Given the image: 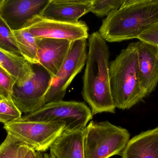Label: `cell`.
Returning <instances> with one entry per match:
<instances>
[{
	"label": "cell",
	"instance_id": "cell-20",
	"mask_svg": "<svg viewBox=\"0 0 158 158\" xmlns=\"http://www.w3.org/2000/svg\"><path fill=\"white\" fill-rule=\"evenodd\" d=\"M123 2V0H93L91 12L98 17H106L118 9Z\"/></svg>",
	"mask_w": 158,
	"mask_h": 158
},
{
	"label": "cell",
	"instance_id": "cell-26",
	"mask_svg": "<svg viewBox=\"0 0 158 158\" xmlns=\"http://www.w3.org/2000/svg\"><path fill=\"white\" fill-rule=\"evenodd\" d=\"M50 158H56L54 156H53L52 155V154H50Z\"/></svg>",
	"mask_w": 158,
	"mask_h": 158
},
{
	"label": "cell",
	"instance_id": "cell-2",
	"mask_svg": "<svg viewBox=\"0 0 158 158\" xmlns=\"http://www.w3.org/2000/svg\"><path fill=\"white\" fill-rule=\"evenodd\" d=\"M158 23V0H123L118 9L103 20L98 32L106 41L133 39Z\"/></svg>",
	"mask_w": 158,
	"mask_h": 158
},
{
	"label": "cell",
	"instance_id": "cell-18",
	"mask_svg": "<svg viewBox=\"0 0 158 158\" xmlns=\"http://www.w3.org/2000/svg\"><path fill=\"white\" fill-rule=\"evenodd\" d=\"M0 48L21 55L13 31L0 17Z\"/></svg>",
	"mask_w": 158,
	"mask_h": 158
},
{
	"label": "cell",
	"instance_id": "cell-23",
	"mask_svg": "<svg viewBox=\"0 0 158 158\" xmlns=\"http://www.w3.org/2000/svg\"><path fill=\"white\" fill-rule=\"evenodd\" d=\"M137 39L140 41L158 46V23L148 27L138 36Z\"/></svg>",
	"mask_w": 158,
	"mask_h": 158
},
{
	"label": "cell",
	"instance_id": "cell-12",
	"mask_svg": "<svg viewBox=\"0 0 158 158\" xmlns=\"http://www.w3.org/2000/svg\"><path fill=\"white\" fill-rule=\"evenodd\" d=\"M93 0H50L40 16L51 20L76 24L92 11Z\"/></svg>",
	"mask_w": 158,
	"mask_h": 158
},
{
	"label": "cell",
	"instance_id": "cell-5",
	"mask_svg": "<svg viewBox=\"0 0 158 158\" xmlns=\"http://www.w3.org/2000/svg\"><path fill=\"white\" fill-rule=\"evenodd\" d=\"M92 117V111L85 103L62 100L45 104L37 111L22 116L20 119L63 123L65 131H71L83 130Z\"/></svg>",
	"mask_w": 158,
	"mask_h": 158
},
{
	"label": "cell",
	"instance_id": "cell-4",
	"mask_svg": "<svg viewBox=\"0 0 158 158\" xmlns=\"http://www.w3.org/2000/svg\"><path fill=\"white\" fill-rule=\"evenodd\" d=\"M130 138L126 129L108 121H91L83 130L85 158H109L121 155Z\"/></svg>",
	"mask_w": 158,
	"mask_h": 158
},
{
	"label": "cell",
	"instance_id": "cell-7",
	"mask_svg": "<svg viewBox=\"0 0 158 158\" xmlns=\"http://www.w3.org/2000/svg\"><path fill=\"white\" fill-rule=\"evenodd\" d=\"M86 39L72 41L67 56L52 82L45 98V103L62 101L74 78L81 71L87 56Z\"/></svg>",
	"mask_w": 158,
	"mask_h": 158
},
{
	"label": "cell",
	"instance_id": "cell-10",
	"mask_svg": "<svg viewBox=\"0 0 158 158\" xmlns=\"http://www.w3.org/2000/svg\"><path fill=\"white\" fill-rule=\"evenodd\" d=\"M50 0H2L0 17L12 31L24 28L40 15Z\"/></svg>",
	"mask_w": 158,
	"mask_h": 158
},
{
	"label": "cell",
	"instance_id": "cell-6",
	"mask_svg": "<svg viewBox=\"0 0 158 158\" xmlns=\"http://www.w3.org/2000/svg\"><path fill=\"white\" fill-rule=\"evenodd\" d=\"M7 134L31 147L36 152H45L64 131L63 123L30 121L19 118L4 124Z\"/></svg>",
	"mask_w": 158,
	"mask_h": 158
},
{
	"label": "cell",
	"instance_id": "cell-8",
	"mask_svg": "<svg viewBox=\"0 0 158 158\" xmlns=\"http://www.w3.org/2000/svg\"><path fill=\"white\" fill-rule=\"evenodd\" d=\"M34 73L24 84L18 86L15 83L11 98L21 113L27 114L41 108L52 82V77L39 65H33Z\"/></svg>",
	"mask_w": 158,
	"mask_h": 158
},
{
	"label": "cell",
	"instance_id": "cell-3",
	"mask_svg": "<svg viewBox=\"0 0 158 158\" xmlns=\"http://www.w3.org/2000/svg\"><path fill=\"white\" fill-rule=\"evenodd\" d=\"M111 95L116 108L129 109L147 97L138 77L136 42H131L110 62Z\"/></svg>",
	"mask_w": 158,
	"mask_h": 158
},
{
	"label": "cell",
	"instance_id": "cell-11",
	"mask_svg": "<svg viewBox=\"0 0 158 158\" xmlns=\"http://www.w3.org/2000/svg\"><path fill=\"white\" fill-rule=\"evenodd\" d=\"M136 47L139 82L148 96L158 83V46L139 41Z\"/></svg>",
	"mask_w": 158,
	"mask_h": 158
},
{
	"label": "cell",
	"instance_id": "cell-16",
	"mask_svg": "<svg viewBox=\"0 0 158 158\" xmlns=\"http://www.w3.org/2000/svg\"><path fill=\"white\" fill-rule=\"evenodd\" d=\"M0 66L15 80L20 86L31 78L34 73L33 65L22 56L0 48Z\"/></svg>",
	"mask_w": 158,
	"mask_h": 158
},
{
	"label": "cell",
	"instance_id": "cell-13",
	"mask_svg": "<svg viewBox=\"0 0 158 158\" xmlns=\"http://www.w3.org/2000/svg\"><path fill=\"white\" fill-rule=\"evenodd\" d=\"M37 39L39 65L54 78L64 62L72 41L51 38Z\"/></svg>",
	"mask_w": 158,
	"mask_h": 158
},
{
	"label": "cell",
	"instance_id": "cell-27",
	"mask_svg": "<svg viewBox=\"0 0 158 158\" xmlns=\"http://www.w3.org/2000/svg\"><path fill=\"white\" fill-rule=\"evenodd\" d=\"M1 1H2V0H0V2H1Z\"/></svg>",
	"mask_w": 158,
	"mask_h": 158
},
{
	"label": "cell",
	"instance_id": "cell-19",
	"mask_svg": "<svg viewBox=\"0 0 158 158\" xmlns=\"http://www.w3.org/2000/svg\"><path fill=\"white\" fill-rule=\"evenodd\" d=\"M22 113L16 107L12 99L0 95V122L5 124L22 116Z\"/></svg>",
	"mask_w": 158,
	"mask_h": 158
},
{
	"label": "cell",
	"instance_id": "cell-21",
	"mask_svg": "<svg viewBox=\"0 0 158 158\" xmlns=\"http://www.w3.org/2000/svg\"><path fill=\"white\" fill-rule=\"evenodd\" d=\"M23 143L19 139L7 134L0 145V158H18L19 148Z\"/></svg>",
	"mask_w": 158,
	"mask_h": 158
},
{
	"label": "cell",
	"instance_id": "cell-25",
	"mask_svg": "<svg viewBox=\"0 0 158 158\" xmlns=\"http://www.w3.org/2000/svg\"><path fill=\"white\" fill-rule=\"evenodd\" d=\"M38 158H50V155L45 152H37Z\"/></svg>",
	"mask_w": 158,
	"mask_h": 158
},
{
	"label": "cell",
	"instance_id": "cell-9",
	"mask_svg": "<svg viewBox=\"0 0 158 158\" xmlns=\"http://www.w3.org/2000/svg\"><path fill=\"white\" fill-rule=\"evenodd\" d=\"M25 28L36 39H63L74 41L89 37L88 28L85 22L80 20L71 24L35 17Z\"/></svg>",
	"mask_w": 158,
	"mask_h": 158
},
{
	"label": "cell",
	"instance_id": "cell-1",
	"mask_svg": "<svg viewBox=\"0 0 158 158\" xmlns=\"http://www.w3.org/2000/svg\"><path fill=\"white\" fill-rule=\"evenodd\" d=\"M88 45L82 95L91 107L92 115L115 113L110 79L109 48L98 32L88 37Z\"/></svg>",
	"mask_w": 158,
	"mask_h": 158
},
{
	"label": "cell",
	"instance_id": "cell-17",
	"mask_svg": "<svg viewBox=\"0 0 158 158\" xmlns=\"http://www.w3.org/2000/svg\"><path fill=\"white\" fill-rule=\"evenodd\" d=\"M21 55L32 65H39L37 39L26 28L13 31Z\"/></svg>",
	"mask_w": 158,
	"mask_h": 158
},
{
	"label": "cell",
	"instance_id": "cell-15",
	"mask_svg": "<svg viewBox=\"0 0 158 158\" xmlns=\"http://www.w3.org/2000/svg\"><path fill=\"white\" fill-rule=\"evenodd\" d=\"M83 130L64 131L51 146L50 154L56 158H85Z\"/></svg>",
	"mask_w": 158,
	"mask_h": 158
},
{
	"label": "cell",
	"instance_id": "cell-24",
	"mask_svg": "<svg viewBox=\"0 0 158 158\" xmlns=\"http://www.w3.org/2000/svg\"><path fill=\"white\" fill-rule=\"evenodd\" d=\"M18 158H38L37 152L31 147L23 143L19 148Z\"/></svg>",
	"mask_w": 158,
	"mask_h": 158
},
{
	"label": "cell",
	"instance_id": "cell-22",
	"mask_svg": "<svg viewBox=\"0 0 158 158\" xmlns=\"http://www.w3.org/2000/svg\"><path fill=\"white\" fill-rule=\"evenodd\" d=\"M16 82L14 78L0 67V95L12 99L11 94Z\"/></svg>",
	"mask_w": 158,
	"mask_h": 158
},
{
	"label": "cell",
	"instance_id": "cell-14",
	"mask_svg": "<svg viewBox=\"0 0 158 158\" xmlns=\"http://www.w3.org/2000/svg\"><path fill=\"white\" fill-rule=\"evenodd\" d=\"M122 158H158V127L130 140Z\"/></svg>",
	"mask_w": 158,
	"mask_h": 158
},
{
	"label": "cell",
	"instance_id": "cell-28",
	"mask_svg": "<svg viewBox=\"0 0 158 158\" xmlns=\"http://www.w3.org/2000/svg\"><path fill=\"white\" fill-rule=\"evenodd\" d=\"M0 67H1V66H0Z\"/></svg>",
	"mask_w": 158,
	"mask_h": 158
}]
</instances>
